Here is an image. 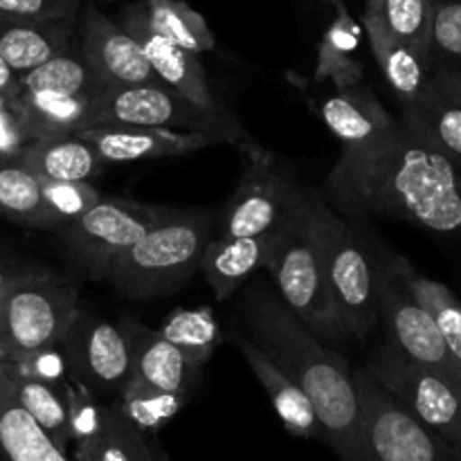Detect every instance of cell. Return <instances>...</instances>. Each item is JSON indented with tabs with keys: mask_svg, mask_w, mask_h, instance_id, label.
I'll return each mask as SVG.
<instances>
[{
	"mask_svg": "<svg viewBox=\"0 0 461 461\" xmlns=\"http://www.w3.org/2000/svg\"><path fill=\"white\" fill-rule=\"evenodd\" d=\"M324 196L340 214L399 219L461 239V169L403 120L376 142L342 149Z\"/></svg>",
	"mask_w": 461,
	"mask_h": 461,
	"instance_id": "obj_1",
	"label": "cell"
},
{
	"mask_svg": "<svg viewBox=\"0 0 461 461\" xmlns=\"http://www.w3.org/2000/svg\"><path fill=\"white\" fill-rule=\"evenodd\" d=\"M243 318L250 340L306 392L322 426V441L342 461H374L345 356L329 349L266 282H252L246 291Z\"/></svg>",
	"mask_w": 461,
	"mask_h": 461,
	"instance_id": "obj_2",
	"label": "cell"
},
{
	"mask_svg": "<svg viewBox=\"0 0 461 461\" xmlns=\"http://www.w3.org/2000/svg\"><path fill=\"white\" fill-rule=\"evenodd\" d=\"M216 214L207 210H171L133 248L108 268L106 282L124 297L167 295L198 268L212 241Z\"/></svg>",
	"mask_w": 461,
	"mask_h": 461,
	"instance_id": "obj_3",
	"label": "cell"
},
{
	"mask_svg": "<svg viewBox=\"0 0 461 461\" xmlns=\"http://www.w3.org/2000/svg\"><path fill=\"white\" fill-rule=\"evenodd\" d=\"M309 192V189H306ZM266 268L273 275L277 293L288 309L324 342L349 340L338 313L318 239L311 228L306 198L300 210L279 225L270 237Z\"/></svg>",
	"mask_w": 461,
	"mask_h": 461,
	"instance_id": "obj_4",
	"label": "cell"
},
{
	"mask_svg": "<svg viewBox=\"0 0 461 461\" xmlns=\"http://www.w3.org/2000/svg\"><path fill=\"white\" fill-rule=\"evenodd\" d=\"M306 212L327 268L338 313L354 340H367L381 322L374 252L322 192H306Z\"/></svg>",
	"mask_w": 461,
	"mask_h": 461,
	"instance_id": "obj_5",
	"label": "cell"
},
{
	"mask_svg": "<svg viewBox=\"0 0 461 461\" xmlns=\"http://www.w3.org/2000/svg\"><path fill=\"white\" fill-rule=\"evenodd\" d=\"M75 282L41 268H25L0 293V360L21 363L61 345L79 313Z\"/></svg>",
	"mask_w": 461,
	"mask_h": 461,
	"instance_id": "obj_6",
	"label": "cell"
},
{
	"mask_svg": "<svg viewBox=\"0 0 461 461\" xmlns=\"http://www.w3.org/2000/svg\"><path fill=\"white\" fill-rule=\"evenodd\" d=\"M354 383L374 461H461V444L426 426L365 365L354 369Z\"/></svg>",
	"mask_w": 461,
	"mask_h": 461,
	"instance_id": "obj_7",
	"label": "cell"
},
{
	"mask_svg": "<svg viewBox=\"0 0 461 461\" xmlns=\"http://www.w3.org/2000/svg\"><path fill=\"white\" fill-rule=\"evenodd\" d=\"M93 126H147V129L203 131L241 142V126L228 113L205 111L162 84L104 88L95 95ZM90 126V129H93Z\"/></svg>",
	"mask_w": 461,
	"mask_h": 461,
	"instance_id": "obj_8",
	"label": "cell"
},
{
	"mask_svg": "<svg viewBox=\"0 0 461 461\" xmlns=\"http://www.w3.org/2000/svg\"><path fill=\"white\" fill-rule=\"evenodd\" d=\"M246 169L241 180L225 203L221 234L225 237H257L273 234L286 223L306 198V189L300 187L295 176L286 165L259 147L243 144Z\"/></svg>",
	"mask_w": 461,
	"mask_h": 461,
	"instance_id": "obj_9",
	"label": "cell"
},
{
	"mask_svg": "<svg viewBox=\"0 0 461 461\" xmlns=\"http://www.w3.org/2000/svg\"><path fill=\"white\" fill-rule=\"evenodd\" d=\"M169 212V207L104 196L93 210L63 225V241L81 270L93 279H106L117 257L133 248Z\"/></svg>",
	"mask_w": 461,
	"mask_h": 461,
	"instance_id": "obj_10",
	"label": "cell"
},
{
	"mask_svg": "<svg viewBox=\"0 0 461 461\" xmlns=\"http://www.w3.org/2000/svg\"><path fill=\"white\" fill-rule=\"evenodd\" d=\"M363 365L426 426L461 444V381L408 358L392 342L369 351Z\"/></svg>",
	"mask_w": 461,
	"mask_h": 461,
	"instance_id": "obj_11",
	"label": "cell"
},
{
	"mask_svg": "<svg viewBox=\"0 0 461 461\" xmlns=\"http://www.w3.org/2000/svg\"><path fill=\"white\" fill-rule=\"evenodd\" d=\"M378 275V302H381V320L385 322L390 342L403 351L408 358L437 369L446 376L461 381L457 360L450 354L435 318L426 306L410 293L399 279V275L387 266L385 257L378 248H372Z\"/></svg>",
	"mask_w": 461,
	"mask_h": 461,
	"instance_id": "obj_12",
	"label": "cell"
},
{
	"mask_svg": "<svg viewBox=\"0 0 461 461\" xmlns=\"http://www.w3.org/2000/svg\"><path fill=\"white\" fill-rule=\"evenodd\" d=\"M70 378L93 394H120L133 374L131 349L122 327L79 309L61 340Z\"/></svg>",
	"mask_w": 461,
	"mask_h": 461,
	"instance_id": "obj_13",
	"label": "cell"
},
{
	"mask_svg": "<svg viewBox=\"0 0 461 461\" xmlns=\"http://www.w3.org/2000/svg\"><path fill=\"white\" fill-rule=\"evenodd\" d=\"M117 23L138 41L162 86L194 102L196 106L205 108V111H221L210 86H207V77L198 54L189 52L167 36L158 34L149 23L142 0L122 9Z\"/></svg>",
	"mask_w": 461,
	"mask_h": 461,
	"instance_id": "obj_14",
	"label": "cell"
},
{
	"mask_svg": "<svg viewBox=\"0 0 461 461\" xmlns=\"http://www.w3.org/2000/svg\"><path fill=\"white\" fill-rule=\"evenodd\" d=\"M79 50L104 88L160 84L138 41L99 9L88 7L84 12Z\"/></svg>",
	"mask_w": 461,
	"mask_h": 461,
	"instance_id": "obj_15",
	"label": "cell"
},
{
	"mask_svg": "<svg viewBox=\"0 0 461 461\" xmlns=\"http://www.w3.org/2000/svg\"><path fill=\"white\" fill-rule=\"evenodd\" d=\"M104 162L158 160V158L183 156L216 144H232L228 135L203 133V131L147 129V126H93L79 131Z\"/></svg>",
	"mask_w": 461,
	"mask_h": 461,
	"instance_id": "obj_16",
	"label": "cell"
},
{
	"mask_svg": "<svg viewBox=\"0 0 461 461\" xmlns=\"http://www.w3.org/2000/svg\"><path fill=\"white\" fill-rule=\"evenodd\" d=\"M363 27L369 45H372L374 59H376L390 88L399 97L401 106H410V104L419 102L435 86L428 59L419 50H414L412 45L392 34L381 14L376 9L367 7V5H365Z\"/></svg>",
	"mask_w": 461,
	"mask_h": 461,
	"instance_id": "obj_17",
	"label": "cell"
},
{
	"mask_svg": "<svg viewBox=\"0 0 461 461\" xmlns=\"http://www.w3.org/2000/svg\"><path fill=\"white\" fill-rule=\"evenodd\" d=\"M232 342L241 351L248 367L259 378L284 428L302 439H322V426H320V419L306 392L293 378H288L284 369L275 360H270L250 338H243L239 331H232Z\"/></svg>",
	"mask_w": 461,
	"mask_h": 461,
	"instance_id": "obj_18",
	"label": "cell"
},
{
	"mask_svg": "<svg viewBox=\"0 0 461 461\" xmlns=\"http://www.w3.org/2000/svg\"><path fill=\"white\" fill-rule=\"evenodd\" d=\"M320 115L327 129L340 140L342 149H358L376 142L399 122L385 111L367 86L360 84L329 95L320 104Z\"/></svg>",
	"mask_w": 461,
	"mask_h": 461,
	"instance_id": "obj_19",
	"label": "cell"
},
{
	"mask_svg": "<svg viewBox=\"0 0 461 461\" xmlns=\"http://www.w3.org/2000/svg\"><path fill=\"white\" fill-rule=\"evenodd\" d=\"M122 331L131 349V365H133L131 376L142 378L162 390L189 392L196 369L185 360L178 347L162 336L160 329L153 331L135 320H124Z\"/></svg>",
	"mask_w": 461,
	"mask_h": 461,
	"instance_id": "obj_20",
	"label": "cell"
},
{
	"mask_svg": "<svg viewBox=\"0 0 461 461\" xmlns=\"http://www.w3.org/2000/svg\"><path fill=\"white\" fill-rule=\"evenodd\" d=\"M27 165L50 183H72V180H93L108 167L97 149L79 133L34 138L21 151Z\"/></svg>",
	"mask_w": 461,
	"mask_h": 461,
	"instance_id": "obj_21",
	"label": "cell"
},
{
	"mask_svg": "<svg viewBox=\"0 0 461 461\" xmlns=\"http://www.w3.org/2000/svg\"><path fill=\"white\" fill-rule=\"evenodd\" d=\"M72 48V18L5 21L0 18V57L21 77Z\"/></svg>",
	"mask_w": 461,
	"mask_h": 461,
	"instance_id": "obj_22",
	"label": "cell"
},
{
	"mask_svg": "<svg viewBox=\"0 0 461 461\" xmlns=\"http://www.w3.org/2000/svg\"><path fill=\"white\" fill-rule=\"evenodd\" d=\"M270 237H225L212 239L203 255L201 270L214 293L216 302H225L259 266H266Z\"/></svg>",
	"mask_w": 461,
	"mask_h": 461,
	"instance_id": "obj_23",
	"label": "cell"
},
{
	"mask_svg": "<svg viewBox=\"0 0 461 461\" xmlns=\"http://www.w3.org/2000/svg\"><path fill=\"white\" fill-rule=\"evenodd\" d=\"M0 455L5 461H72L16 399L0 363Z\"/></svg>",
	"mask_w": 461,
	"mask_h": 461,
	"instance_id": "obj_24",
	"label": "cell"
},
{
	"mask_svg": "<svg viewBox=\"0 0 461 461\" xmlns=\"http://www.w3.org/2000/svg\"><path fill=\"white\" fill-rule=\"evenodd\" d=\"M0 214L32 228H59L43 196V180L21 153H0Z\"/></svg>",
	"mask_w": 461,
	"mask_h": 461,
	"instance_id": "obj_25",
	"label": "cell"
},
{
	"mask_svg": "<svg viewBox=\"0 0 461 461\" xmlns=\"http://www.w3.org/2000/svg\"><path fill=\"white\" fill-rule=\"evenodd\" d=\"M16 99L32 138L79 133L93 126L95 97H88V95L21 90Z\"/></svg>",
	"mask_w": 461,
	"mask_h": 461,
	"instance_id": "obj_26",
	"label": "cell"
},
{
	"mask_svg": "<svg viewBox=\"0 0 461 461\" xmlns=\"http://www.w3.org/2000/svg\"><path fill=\"white\" fill-rule=\"evenodd\" d=\"M378 250H381V255L385 257L387 266H390V268L399 275L401 282L410 288V293H412V295L426 306L428 313L435 318L437 327H439L450 354H453V358L457 360L461 369V300L459 297L455 295L446 284L419 275L405 257L396 255V252H390V250H383V248H378Z\"/></svg>",
	"mask_w": 461,
	"mask_h": 461,
	"instance_id": "obj_27",
	"label": "cell"
},
{
	"mask_svg": "<svg viewBox=\"0 0 461 461\" xmlns=\"http://www.w3.org/2000/svg\"><path fill=\"white\" fill-rule=\"evenodd\" d=\"M365 27L354 21L347 5H338L336 18L327 27L318 43V66H315V81L331 79L338 90L358 86L363 79V66L354 59V52L360 45V34Z\"/></svg>",
	"mask_w": 461,
	"mask_h": 461,
	"instance_id": "obj_28",
	"label": "cell"
},
{
	"mask_svg": "<svg viewBox=\"0 0 461 461\" xmlns=\"http://www.w3.org/2000/svg\"><path fill=\"white\" fill-rule=\"evenodd\" d=\"M401 120L461 169V104L432 86L419 102L401 106Z\"/></svg>",
	"mask_w": 461,
	"mask_h": 461,
	"instance_id": "obj_29",
	"label": "cell"
},
{
	"mask_svg": "<svg viewBox=\"0 0 461 461\" xmlns=\"http://www.w3.org/2000/svg\"><path fill=\"white\" fill-rule=\"evenodd\" d=\"M0 363H3L5 376H7L16 399L21 401V403L25 405L27 412L43 426V430L52 437L54 444H57L63 453H68V446H70L72 437L70 419H68V403L63 390L48 385V383L39 381V378L27 376V374L21 372L14 363H5V360H0Z\"/></svg>",
	"mask_w": 461,
	"mask_h": 461,
	"instance_id": "obj_30",
	"label": "cell"
},
{
	"mask_svg": "<svg viewBox=\"0 0 461 461\" xmlns=\"http://www.w3.org/2000/svg\"><path fill=\"white\" fill-rule=\"evenodd\" d=\"M160 333L180 349L194 369H201L214 356V349L223 340L219 320L212 309H174L162 322Z\"/></svg>",
	"mask_w": 461,
	"mask_h": 461,
	"instance_id": "obj_31",
	"label": "cell"
},
{
	"mask_svg": "<svg viewBox=\"0 0 461 461\" xmlns=\"http://www.w3.org/2000/svg\"><path fill=\"white\" fill-rule=\"evenodd\" d=\"M77 461H158L149 448L144 432L122 412L120 403L106 405L104 430L93 444L75 448Z\"/></svg>",
	"mask_w": 461,
	"mask_h": 461,
	"instance_id": "obj_32",
	"label": "cell"
},
{
	"mask_svg": "<svg viewBox=\"0 0 461 461\" xmlns=\"http://www.w3.org/2000/svg\"><path fill=\"white\" fill-rule=\"evenodd\" d=\"M21 86V90H48V93L63 95H88V97H95L104 90L102 81L97 79L81 50L75 48L63 50L43 66L27 72Z\"/></svg>",
	"mask_w": 461,
	"mask_h": 461,
	"instance_id": "obj_33",
	"label": "cell"
},
{
	"mask_svg": "<svg viewBox=\"0 0 461 461\" xmlns=\"http://www.w3.org/2000/svg\"><path fill=\"white\" fill-rule=\"evenodd\" d=\"M149 23L158 34L167 36L189 52H210L216 39L205 18L189 7L185 0H142Z\"/></svg>",
	"mask_w": 461,
	"mask_h": 461,
	"instance_id": "obj_34",
	"label": "cell"
},
{
	"mask_svg": "<svg viewBox=\"0 0 461 461\" xmlns=\"http://www.w3.org/2000/svg\"><path fill=\"white\" fill-rule=\"evenodd\" d=\"M189 392H169L131 376L117 396L122 412L142 432H158L183 410Z\"/></svg>",
	"mask_w": 461,
	"mask_h": 461,
	"instance_id": "obj_35",
	"label": "cell"
},
{
	"mask_svg": "<svg viewBox=\"0 0 461 461\" xmlns=\"http://www.w3.org/2000/svg\"><path fill=\"white\" fill-rule=\"evenodd\" d=\"M367 7L381 14L392 34L430 59V34L437 0H383L381 5L367 3Z\"/></svg>",
	"mask_w": 461,
	"mask_h": 461,
	"instance_id": "obj_36",
	"label": "cell"
},
{
	"mask_svg": "<svg viewBox=\"0 0 461 461\" xmlns=\"http://www.w3.org/2000/svg\"><path fill=\"white\" fill-rule=\"evenodd\" d=\"M428 61L432 72H461V0H437Z\"/></svg>",
	"mask_w": 461,
	"mask_h": 461,
	"instance_id": "obj_37",
	"label": "cell"
},
{
	"mask_svg": "<svg viewBox=\"0 0 461 461\" xmlns=\"http://www.w3.org/2000/svg\"><path fill=\"white\" fill-rule=\"evenodd\" d=\"M68 403V419H70V437L77 448L88 446L102 435L104 421H106V405H99L93 392L86 385L77 383L75 378L63 387Z\"/></svg>",
	"mask_w": 461,
	"mask_h": 461,
	"instance_id": "obj_38",
	"label": "cell"
},
{
	"mask_svg": "<svg viewBox=\"0 0 461 461\" xmlns=\"http://www.w3.org/2000/svg\"><path fill=\"white\" fill-rule=\"evenodd\" d=\"M43 196L57 225L63 228V225L72 223L86 212L93 210L102 201L104 194L97 187H93L88 180H72V183L43 180Z\"/></svg>",
	"mask_w": 461,
	"mask_h": 461,
	"instance_id": "obj_39",
	"label": "cell"
},
{
	"mask_svg": "<svg viewBox=\"0 0 461 461\" xmlns=\"http://www.w3.org/2000/svg\"><path fill=\"white\" fill-rule=\"evenodd\" d=\"M77 9L79 0H0L5 21H66Z\"/></svg>",
	"mask_w": 461,
	"mask_h": 461,
	"instance_id": "obj_40",
	"label": "cell"
},
{
	"mask_svg": "<svg viewBox=\"0 0 461 461\" xmlns=\"http://www.w3.org/2000/svg\"><path fill=\"white\" fill-rule=\"evenodd\" d=\"M32 140L18 99L0 90V153H21Z\"/></svg>",
	"mask_w": 461,
	"mask_h": 461,
	"instance_id": "obj_41",
	"label": "cell"
},
{
	"mask_svg": "<svg viewBox=\"0 0 461 461\" xmlns=\"http://www.w3.org/2000/svg\"><path fill=\"white\" fill-rule=\"evenodd\" d=\"M21 372H25L27 376L39 378V381L48 383V385L59 387L63 390L66 383L70 381V372H68L66 356H63L61 345L50 347V349L39 351V354L30 356V358L21 360V363H14Z\"/></svg>",
	"mask_w": 461,
	"mask_h": 461,
	"instance_id": "obj_42",
	"label": "cell"
},
{
	"mask_svg": "<svg viewBox=\"0 0 461 461\" xmlns=\"http://www.w3.org/2000/svg\"><path fill=\"white\" fill-rule=\"evenodd\" d=\"M435 84L444 90L455 102H461V72L457 70H435L432 72Z\"/></svg>",
	"mask_w": 461,
	"mask_h": 461,
	"instance_id": "obj_43",
	"label": "cell"
},
{
	"mask_svg": "<svg viewBox=\"0 0 461 461\" xmlns=\"http://www.w3.org/2000/svg\"><path fill=\"white\" fill-rule=\"evenodd\" d=\"M21 81H23V77L18 75V72H14V68L9 66L3 57H0V90L7 95H12V97H18V95H21V88H23Z\"/></svg>",
	"mask_w": 461,
	"mask_h": 461,
	"instance_id": "obj_44",
	"label": "cell"
},
{
	"mask_svg": "<svg viewBox=\"0 0 461 461\" xmlns=\"http://www.w3.org/2000/svg\"><path fill=\"white\" fill-rule=\"evenodd\" d=\"M23 270H25V266H18V264H12V261H7V259H0V293H3L5 288H7L9 284H12L14 279L23 273Z\"/></svg>",
	"mask_w": 461,
	"mask_h": 461,
	"instance_id": "obj_45",
	"label": "cell"
},
{
	"mask_svg": "<svg viewBox=\"0 0 461 461\" xmlns=\"http://www.w3.org/2000/svg\"><path fill=\"white\" fill-rule=\"evenodd\" d=\"M322 3H329V5H333V7H338V5H345L347 0H322Z\"/></svg>",
	"mask_w": 461,
	"mask_h": 461,
	"instance_id": "obj_46",
	"label": "cell"
},
{
	"mask_svg": "<svg viewBox=\"0 0 461 461\" xmlns=\"http://www.w3.org/2000/svg\"><path fill=\"white\" fill-rule=\"evenodd\" d=\"M367 3H369V5H381L383 0H367Z\"/></svg>",
	"mask_w": 461,
	"mask_h": 461,
	"instance_id": "obj_47",
	"label": "cell"
},
{
	"mask_svg": "<svg viewBox=\"0 0 461 461\" xmlns=\"http://www.w3.org/2000/svg\"><path fill=\"white\" fill-rule=\"evenodd\" d=\"M72 461H77V459H72Z\"/></svg>",
	"mask_w": 461,
	"mask_h": 461,
	"instance_id": "obj_48",
	"label": "cell"
},
{
	"mask_svg": "<svg viewBox=\"0 0 461 461\" xmlns=\"http://www.w3.org/2000/svg\"><path fill=\"white\" fill-rule=\"evenodd\" d=\"M459 104H461V102H459Z\"/></svg>",
	"mask_w": 461,
	"mask_h": 461,
	"instance_id": "obj_49",
	"label": "cell"
}]
</instances>
